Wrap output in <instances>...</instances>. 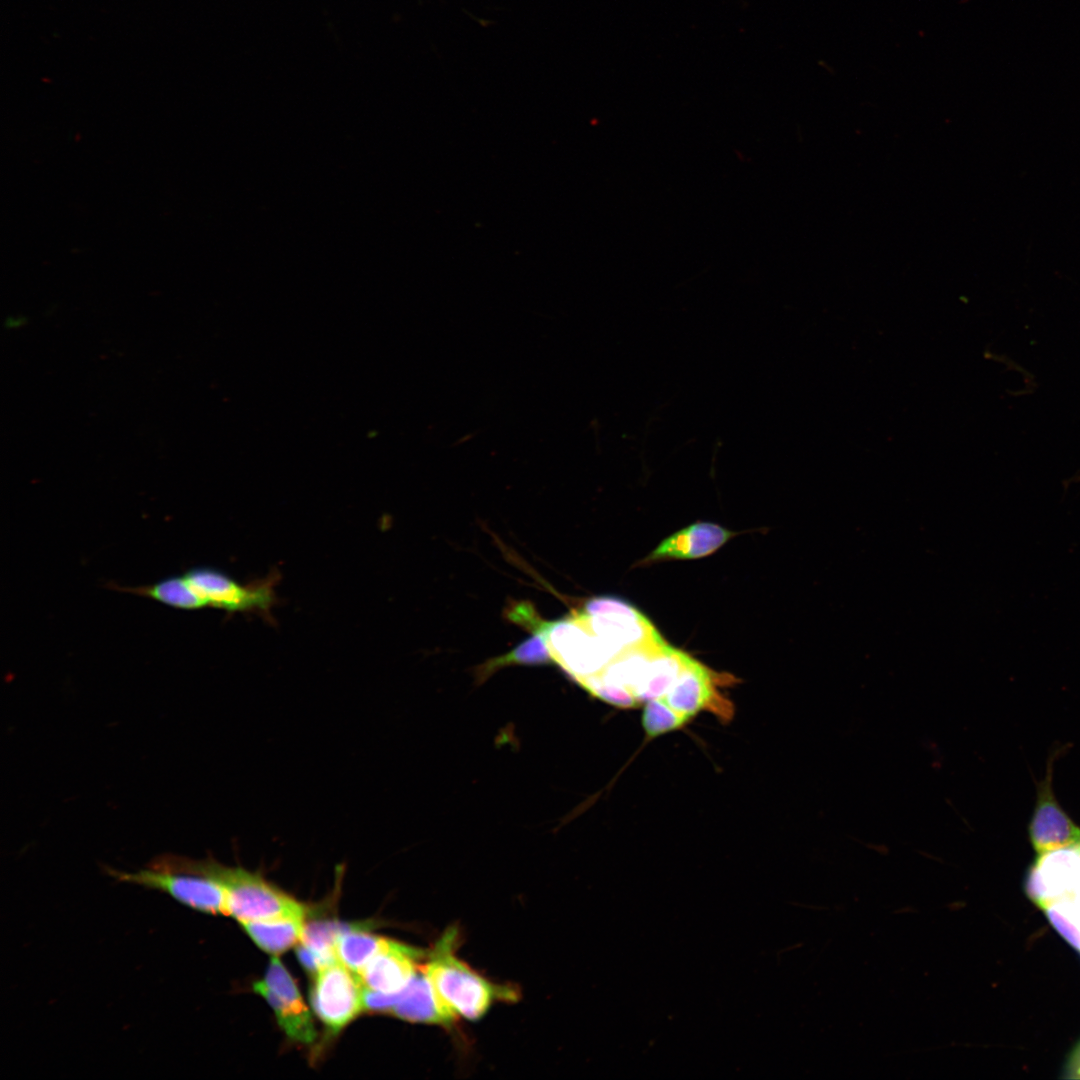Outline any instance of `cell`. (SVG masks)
<instances>
[{
  "mask_svg": "<svg viewBox=\"0 0 1080 1080\" xmlns=\"http://www.w3.org/2000/svg\"><path fill=\"white\" fill-rule=\"evenodd\" d=\"M25 318L22 316H10L5 320V326L9 329H15L25 324Z\"/></svg>",
  "mask_w": 1080,
  "mask_h": 1080,
  "instance_id": "d6986e66",
  "label": "cell"
},
{
  "mask_svg": "<svg viewBox=\"0 0 1080 1080\" xmlns=\"http://www.w3.org/2000/svg\"><path fill=\"white\" fill-rule=\"evenodd\" d=\"M118 590L148 597L181 610H198L207 607L202 598L194 591L184 574L180 576H171L151 585L118 587Z\"/></svg>",
  "mask_w": 1080,
  "mask_h": 1080,
  "instance_id": "5bb4252c",
  "label": "cell"
},
{
  "mask_svg": "<svg viewBox=\"0 0 1080 1080\" xmlns=\"http://www.w3.org/2000/svg\"><path fill=\"white\" fill-rule=\"evenodd\" d=\"M252 940L264 951L281 954L300 942L304 917H278L241 923Z\"/></svg>",
  "mask_w": 1080,
  "mask_h": 1080,
  "instance_id": "4fadbf2b",
  "label": "cell"
},
{
  "mask_svg": "<svg viewBox=\"0 0 1080 1080\" xmlns=\"http://www.w3.org/2000/svg\"><path fill=\"white\" fill-rule=\"evenodd\" d=\"M254 990L272 1007L280 1027L290 1039L304 1044L315 1040L312 1016L294 980L277 957L271 959L265 978L254 984Z\"/></svg>",
  "mask_w": 1080,
  "mask_h": 1080,
  "instance_id": "ba28073f",
  "label": "cell"
},
{
  "mask_svg": "<svg viewBox=\"0 0 1080 1080\" xmlns=\"http://www.w3.org/2000/svg\"><path fill=\"white\" fill-rule=\"evenodd\" d=\"M730 682H734L730 675L719 674L690 656L666 698L644 706L642 725L646 734L656 737L679 729L702 711L728 721L734 710L720 689Z\"/></svg>",
  "mask_w": 1080,
  "mask_h": 1080,
  "instance_id": "277c9868",
  "label": "cell"
},
{
  "mask_svg": "<svg viewBox=\"0 0 1080 1080\" xmlns=\"http://www.w3.org/2000/svg\"><path fill=\"white\" fill-rule=\"evenodd\" d=\"M457 938L456 928L447 929L423 968L444 1015L453 1023L459 1016L477 1020L496 1001L516 1000L512 987L488 981L456 956Z\"/></svg>",
  "mask_w": 1080,
  "mask_h": 1080,
  "instance_id": "7a4b0ae2",
  "label": "cell"
},
{
  "mask_svg": "<svg viewBox=\"0 0 1080 1080\" xmlns=\"http://www.w3.org/2000/svg\"><path fill=\"white\" fill-rule=\"evenodd\" d=\"M149 867L209 877L226 892L227 915L240 923L278 917L305 916L304 907L256 873L241 867L222 865L212 858L194 860L166 854L154 858Z\"/></svg>",
  "mask_w": 1080,
  "mask_h": 1080,
  "instance_id": "6da1fadb",
  "label": "cell"
},
{
  "mask_svg": "<svg viewBox=\"0 0 1080 1080\" xmlns=\"http://www.w3.org/2000/svg\"><path fill=\"white\" fill-rule=\"evenodd\" d=\"M106 873L120 882L136 884L168 894L178 903L198 912L227 915L224 888L209 877L157 869L125 872L106 868Z\"/></svg>",
  "mask_w": 1080,
  "mask_h": 1080,
  "instance_id": "5b68a950",
  "label": "cell"
},
{
  "mask_svg": "<svg viewBox=\"0 0 1080 1080\" xmlns=\"http://www.w3.org/2000/svg\"><path fill=\"white\" fill-rule=\"evenodd\" d=\"M1026 891L1080 952V842L1038 854L1027 876Z\"/></svg>",
  "mask_w": 1080,
  "mask_h": 1080,
  "instance_id": "3957f363",
  "label": "cell"
},
{
  "mask_svg": "<svg viewBox=\"0 0 1080 1080\" xmlns=\"http://www.w3.org/2000/svg\"><path fill=\"white\" fill-rule=\"evenodd\" d=\"M184 576L207 607L268 613L275 601L272 582L243 585L209 567L192 568Z\"/></svg>",
  "mask_w": 1080,
  "mask_h": 1080,
  "instance_id": "52a82bcc",
  "label": "cell"
},
{
  "mask_svg": "<svg viewBox=\"0 0 1080 1080\" xmlns=\"http://www.w3.org/2000/svg\"><path fill=\"white\" fill-rule=\"evenodd\" d=\"M1052 760L1038 786L1037 799L1029 823L1031 844L1038 853L1068 847L1080 842V826L1058 803L1052 789Z\"/></svg>",
  "mask_w": 1080,
  "mask_h": 1080,
  "instance_id": "9c48e42d",
  "label": "cell"
},
{
  "mask_svg": "<svg viewBox=\"0 0 1080 1080\" xmlns=\"http://www.w3.org/2000/svg\"><path fill=\"white\" fill-rule=\"evenodd\" d=\"M386 938L375 936L354 927L342 933L335 945L337 960L358 974L379 952Z\"/></svg>",
  "mask_w": 1080,
  "mask_h": 1080,
  "instance_id": "2e32d148",
  "label": "cell"
},
{
  "mask_svg": "<svg viewBox=\"0 0 1080 1080\" xmlns=\"http://www.w3.org/2000/svg\"><path fill=\"white\" fill-rule=\"evenodd\" d=\"M313 976V1010L329 1031L338 1033L364 1009L363 985L357 974L338 960Z\"/></svg>",
  "mask_w": 1080,
  "mask_h": 1080,
  "instance_id": "8992f818",
  "label": "cell"
},
{
  "mask_svg": "<svg viewBox=\"0 0 1080 1080\" xmlns=\"http://www.w3.org/2000/svg\"><path fill=\"white\" fill-rule=\"evenodd\" d=\"M390 1013L410 1022L446 1027L453 1024L441 1011L423 968L417 971L403 989L400 999Z\"/></svg>",
  "mask_w": 1080,
  "mask_h": 1080,
  "instance_id": "7c38bea8",
  "label": "cell"
},
{
  "mask_svg": "<svg viewBox=\"0 0 1080 1080\" xmlns=\"http://www.w3.org/2000/svg\"><path fill=\"white\" fill-rule=\"evenodd\" d=\"M423 952L386 939L379 952L357 974L364 988L396 993L403 990L417 973Z\"/></svg>",
  "mask_w": 1080,
  "mask_h": 1080,
  "instance_id": "30bf717a",
  "label": "cell"
},
{
  "mask_svg": "<svg viewBox=\"0 0 1080 1080\" xmlns=\"http://www.w3.org/2000/svg\"><path fill=\"white\" fill-rule=\"evenodd\" d=\"M1068 1072H1070L1073 1077H1080V1044L1071 1057L1068 1065Z\"/></svg>",
  "mask_w": 1080,
  "mask_h": 1080,
  "instance_id": "ac0fdd59",
  "label": "cell"
},
{
  "mask_svg": "<svg viewBox=\"0 0 1080 1080\" xmlns=\"http://www.w3.org/2000/svg\"><path fill=\"white\" fill-rule=\"evenodd\" d=\"M531 633L530 638L507 654L491 658L477 666L475 669L477 684H482L497 670L509 665H545L553 663L543 636L537 631Z\"/></svg>",
  "mask_w": 1080,
  "mask_h": 1080,
  "instance_id": "9a60e30c",
  "label": "cell"
},
{
  "mask_svg": "<svg viewBox=\"0 0 1080 1080\" xmlns=\"http://www.w3.org/2000/svg\"><path fill=\"white\" fill-rule=\"evenodd\" d=\"M356 926L335 922H311L304 925L300 944L314 952L325 965L337 960L335 945L338 937Z\"/></svg>",
  "mask_w": 1080,
  "mask_h": 1080,
  "instance_id": "e0dca14e",
  "label": "cell"
},
{
  "mask_svg": "<svg viewBox=\"0 0 1080 1080\" xmlns=\"http://www.w3.org/2000/svg\"><path fill=\"white\" fill-rule=\"evenodd\" d=\"M732 535L714 523H694L664 539L645 561L704 557L720 548Z\"/></svg>",
  "mask_w": 1080,
  "mask_h": 1080,
  "instance_id": "8fae6325",
  "label": "cell"
}]
</instances>
